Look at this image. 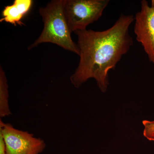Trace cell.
I'll list each match as a JSON object with an SVG mask.
<instances>
[{
  "mask_svg": "<svg viewBox=\"0 0 154 154\" xmlns=\"http://www.w3.org/2000/svg\"><path fill=\"white\" fill-rule=\"evenodd\" d=\"M134 21L133 15L122 14L107 30L86 29L75 32L78 37L80 60L70 80L75 88L94 79L101 91L106 92L109 85L108 72L115 68L133 44L129 28Z\"/></svg>",
  "mask_w": 154,
  "mask_h": 154,
  "instance_id": "1",
  "label": "cell"
},
{
  "mask_svg": "<svg viewBox=\"0 0 154 154\" xmlns=\"http://www.w3.org/2000/svg\"><path fill=\"white\" fill-rule=\"evenodd\" d=\"M44 28L40 36L28 48L29 50L42 43H53L79 55L78 45L72 40L64 10V0H53L39 9Z\"/></svg>",
  "mask_w": 154,
  "mask_h": 154,
  "instance_id": "2",
  "label": "cell"
},
{
  "mask_svg": "<svg viewBox=\"0 0 154 154\" xmlns=\"http://www.w3.org/2000/svg\"><path fill=\"white\" fill-rule=\"evenodd\" d=\"M109 0H64V10L71 32L86 30L102 17Z\"/></svg>",
  "mask_w": 154,
  "mask_h": 154,
  "instance_id": "3",
  "label": "cell"
},
{
  "mask_svg": "<svg viewBox=\"0 0 154 154\" xmlns=\"http://www.w3.org/2000/svg\"><path fill=\"white\" fill-rule=\"evenodd\" d=\"M0 131L5 141L7 154H40L46 144L43 140L33 134L14 127L0 119Z\"/></svg>",
  "mask_w": 154,
  "mask_h": 154,
  "instance_id": "4",
  "label": "cell"
},
{
  "mask_svg": "<svg viewBox=\"0 0 154 154\" xmlns=\"http://www.w3.org/2000/svg\"><path fill=\"white\" fill-rule=\"evenodd\" d=\"M134 31L149 60L154 64V8L145 0L141 2V9L134 17Z\"/></svg>",
  "mask_w": 154,
  "mask_h": 154,
  "instance_id": "5",
  "label": "cell"
},
{
  "mask_svg": "<svg viewBox=\"0 0 154 154\" xmlns=\"http://www.w3.org/2000/svg\"><path fill=\"white\" fill-rule=\"evenodd\" d=\"M33 1L32 0H15L13 5L6 6L2 12V18L0 22H5L16 26L24 25L22 20L30 11Z\"/></svg>",
  "mask_w": 154,
  "mask_h": 154,
  "instance_id": "6",
  "label": "cell"
},
{
  "mask_svg": "<svg viewBox=\"0 0 154 154\" xmlns=\"http://www.w3.org/2000/svg\"><path fill=\"white\" fill-rule=\"evenodd\" d=\"M11 114L9 104V91L8 80L2 66L0 67V116L1 118Z\"/></svg>",
  "mask_w": 154,
  "mask_h": 154,
  "instance_id": "7",
  "label": "cell"
},
{
  "mask_svg": "<svg viewBox=\"0 0 154 154\" xmlns=\"http://www.w3.org/2000/svg\"><path fill=\"white\" fill-rule=\"evenodd\" d=\"M143 124L144 126V136L150 141H154V121L144 120Z\"/></svg>",
  "mask_w": 154,
  "mask_h": 154,
  "instance_id": "8",
  "label": "cell"
},
{
  "mask_svg": "<svg viewBox=\"0 0 154 154\" xmlns=\"http://www.w3.org/2000/svg\"><path fill=\"white\" fill-rule=\"evenodd\" d=\"M0 154H7L5 141L1 131H0Z\"/></svg>",
  "mask_w": 154,
  "mask_h": 154,
  "instance_id": "9",
  "label": "cell"
},
{
  "mask_svg": "<svg viewBox=\"0 0 154 154\" xmlns=\"http://www.w3.org/2000/svg\"><path fill=\"white\" fill-rule=\"evenodd\" d=\"M151 7L154 8V0H152L151 1Z\"/></svg>",
  "mask_w": 154,
  "mask_h": 154,
  "instance_id": "10",
  "label": "cell"
}]
</instances>
